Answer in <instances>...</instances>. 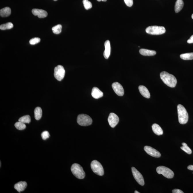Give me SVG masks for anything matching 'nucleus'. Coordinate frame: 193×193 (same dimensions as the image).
<instances>
[{
  "label": "nucleus",
  "mask_w": 193,
  "mask_h": 193,
  "mask_svg": "<svg viewBox=\"0 0 193 193\" xmlns=\"http://www.w3.org/2000/svg\"><path fill=\"white\" fill-rule=\"evenodd\" d=\"M160 76L161 79L166 85L171 88H174L176 86L177 80L173 75L163 71L161 72Z\"/></svg>",
  "instance_id": "1"
},
{
  "label": "nucleus",
  "mask_w": 193,
  "mask_h": 193,
  "mask_svg": "<svg viewBox=\"0 0 193 193\" xmlns=\"http://www.w3.org/2000/svg\"><path fill=\"white\" fill-rule=\"evenodd\" d=\"M177 111L178 121L181 124H185L188 122V115L186 109L181 105H178L177 106Z\"/></svg>",
  "instance_id": "2"
},
{
  "label": "nucleus",
  "mask_w": 193,
  "mask_h": 193,
  "mask_svg": "<svg viewBox=\"0 0 193 193\" xmlns=\"http://www.w3.org/2000/svg\"><path fill=\"white\" fill-rule=\"evenodd\" d=\"M71 171L73 175L78 179H83L85 176V173L83 168L78 164H74L71 166Z\"/></svg>",
  "instance_id": "3"
},
{
  "label": "nucleus",
  "mask_w": 193,
  "mask_h": 193,
  "mask_svg": "<svg viewBox=\"0 0 193 193\" xmlns=\"http://www.w3.org/2000/svg\"><path fill=\"white\" fill-rule=\"evenodd\" d=\"M77 122L79 125L81 126H88L92 124V119L88 115L86 114H80L77 117Z\"/></svg>",
  "instance_id": "4"
},
{
  "label": "nucleus",
  "mask_w": 193,
  "mask_h": 193,
  "mask_svg": "<svg viewBox=\"0 0 193 193\" xmlns=\"http://www.w3.org/2000/svg\"><path fill=\"white\" fill-rule=\"evenodd\" d=\"M165 28L162 26H151L146 29V33L152 35H161L166 32Z\"/></svg>",
  "instance_id": "5"
},
{
  "label": "nucleus",
  "mask_w": 193,
  "mask_h": 193,
  "mask_svg": "<svg viewBox=\"0 0 193 193\" xmlns=\"http://www.w3.org/2000/svg\"><path fill=\"white\" fill-rule=\"evenodd\" d=\"M156 171L159 174H162L167 178H173L174 175L173 172L171 169L164 166L158 167L156 169Z\"/></svg>",
  "instance_id": "6"
},
{
  "label": "nucleus",
  "mask_w": 193,
  "mask_h": 193,
  "mask_svg": "<svg viewBox=\"0 0 193 193\" xmlns=\"http://www.w3.org/2000/svg\"><path fill=\"white\" fill-rule=\"evenodd\" d=\"M91 168L93 171L96 175L100 176H103L104 175V169L100 162L96 160H93L90 164Z\"/></svg>",
  "instance_id": "7"
},
{
  "label": "nucleus",
  "mask_w": 193,
  "mask_h": 193,
  "mask_svg": "<svg viewBox=\"0 0 193 193\" xmlns=\"http://www.w3.org/2000/svg\"><path fill=\"white\" fill-rule=\"evenodd\" d=\"M65 74V71L63 66L58 65L55 67L54 70V76L59 81H61L64 78Z\"/></svg>",
  "instance_id": "8"
},
{
  "label": "nucleus",
  "mask_w": 193,
  "mask_h": 193,
  "mask_svg": "<svg viewBox=\"0 0 193 193\" xmlns=\"http://www.w3.org/2000/svg\"><path fill=\"white\" fill-rule=\"evenodd\" d=\"M132 171L133 176L136 181L140 185L144 186V182L142 175L134 167L132 168Z\"/></svg>",
  "instance_id": "9"
},
{
  "label": "nucleus",
  "mask_w": 193,
  "mask_h": 193,
  "mask_svg": "<svg viewBox=\"0 0 193 193\" xmlns=\"http://www.w3.org/2000/svg\"><path fill=\"white\" fill-rule=\"evenodd\" d=\"M108 120L110 126L112 128H114L119 122V118L116 114L111 113L109 114Z\"/></svg>",
  "instance_id": "10"
},
{
  "label": "nucleus",
  "mask_w": 193,
  "mask_h": 193,
  "mask_svg": "<svg viewBox=\"0 0 193 193\" xmlns=\"http://www.w3.org/2000/svg\"><path fill=\"white\" fill-rule=\"evenodd\" d=\"M144 149L146 153L150 156L156 158L161 157V155L160 152L153 147L149 146H145Z\"/></svg>",
  "instance_id": "11"
},
{
  "label": "nucleus",
  "mask_w": 193,
  "mask_h": 193,
  "mask_svg": "<svg viewBox=\"0 0 193 193\" xmlns=\"http://www.w3.org/2000/svg\"><path fill=\"white\" fill-rule=\"evenodd\" d=\"M112 88L114 91L118 96H122L124 94V90L122 86L117 82H114L112 84Z\"/></svg>",
  "instance_id": "12"
},
{
  "label": "nucleus",
  "mask_w": 193,
  "mask_h": 193,
  "mask_svg": "<svg viewBox=\"0 0 193 193\" xmlns=\"http://www.w3.org/2000/svg\"><path fill=\"white\" fill-rule=\"evenodd\" d=\"M32 13L34 15L37 16L40 18H45L48 16L47 12L43 9H34L32 10Z\"/></svg>",
  "instance_id": "13"
},
{
  "label": "nucleus",
  "mask_w": 193,
  "mask_h": 193,
  "mask_svg": "<svg viewBox=\"0 0 193 193\" xmlns=\"http://www.w3.org/2000/svg\"><path fill=\"white\" fill-rule=\"evenodd\" d=\"M27 184L25 181H20L16 184L14 185V188L19 192L20 193L22 191H24L27 188Z\"/></svg>",
  "instance_id": "14"
},
{
  "label": "nucleus",
  "mask_w": 193,
  "mask_h": 193,
  "mask_svg": "<svg viewBox=\"0 0 193 193\" xmlns=\"http://www.w3.org/2000/svg\"><path fill=\"white\" fill-rule=\"evenodd\" d=\"M105 50L104 52V57L106 59H108L111 53L110 42L109 40H106L105 43Z\"/></svg>",
  "instance_id": "15"
},
{
  "label": "nucleus",
  "mask_w": 193,
  "mask_h": 193,
  "mask_svg": "<svg viewBox=\"0 0 193 193\" xmlns=\"http://www.w3.org/2000/svg\"><path fill=\"white\" fill-rule=\"evenodd\" d=\"M91 95L95 99H99L103 96V93L96 87H93L92 90Z\"/></svg>",
  "instance_id": "16"
},
{
  "label": "nucleus",
  "mask_w": 193,
  "mask_h": 193,
  "mask_svg": "<svg viewBox=\"0 0 193 193\" xmlns=\"http://www.w3.org/2000/svg\"><path fill=\"white\" fill-rule=\"evenodd\" d=\"M139 90L142 95L147 99H150V94L147 88L144 86L141 85L139 86Z\"/></svg>",
  "instance_id": "17"
},
{
  "label": "nucleus",
  "mask_w": 193,
  "mask_h": 193,
  "mask_svg": "<svg viewBox=\"0 0 193 193\" xmlns=\"http://www.w3.org/2000/svg\"><path fill=\"white\" fill-rule=\"evenodd\" d=\"M139 52L141 55L144 56H153L156 54L155 51L145 49H140Z\"/></svg>",
  "instance_id": "18"
},
{
  "label": "nucleus",
  "mask_w": 193,
  "mask_h": 193,
  "mask_svg": "<svg viewBox=\"0 0 193 193\" xmlns=\"http://www.w3.org/2000/svg\"><path fill=\"white\" fill-rule=\"evenodd\" d=\"M153 132L156 135L160 136L163 134V131L161 127L157 124L155 123L152 126Z\"/></svg>",
  "instance_id": "19"
},
{
  "label": "nucleus",
  "mask_w": 193,
  "mask_h": 193,
  "mask_svg": "<svg viewBox=\"0 0 193 193\" xmlns=\"http://www.w3.org/2000/svg\"><path fill=\"white\" fill-rule=\"evenodd\" d=\"M11 8L9 7H6L5 8L1 9L0 10V15L1 17H6L11 15Z\"/></svg>",
  "instance_id": "20"
},
{
  "label": "nucleus",
  "mask_w": 193,
  "mask_h": 193,
  "mask_svg": "<svg viewBox=\"0 0 193 193\" xmlns=\"http://www.w3.org/2000/svg\"><path fill=\"white\" fill-rule=\"evenodd\" d=\"M184 6V2L183 0H177L175 7V12L178 13L182 9Z\"/></svg>",
  "instance_id": "21"
},
{
  "label": "nucleus",
  "mask_w": 193,
  "mask_h": 193,
  "mask_svg": "<svg viewBox=\"0 0 193 193\" xmlns=\"http://www.w3.org/2000/svg\"><path fill=\"white\" fill-rule=\"evenodd\" d=\"M34 117L36 120H39L41 118L42 115V111L41 108L37 107L35 109L34 111Z\"/></svg>",
  "instance_id": "22"
},
{
  "label": "nucleus",
  "mask_w": 193,
  "mask_h": 193,
  "mask_svg": "<svg viewBox=\"0 0 193 193\" xmlns=\"http://www.w3.org/2000/svg\"><path fill=\"white\" fill-rule=\"evenodd\" d=\"M181 59L184 60H191L193 59V53L181 54L180 55Z\"/></svg>",
  "instance_id": "23"
},
{
  "label": "nucleus",
  "mask_w": 193,
  "mask_h": 193,
  "mask_svg": "<svg viewBox=\"0 0 193 193\" xmlns=\"http://www.w3.org/2000/svg\"><path fill=\"white\" fill-rule=\"evenodd\" d=\"M13 24L11 22H8L5 24H3L0 26V29L1 30H9L13 27Z\"/></svg>",
  "instance_id": "24"
},
{
  "label": "nucleus",
  "mask_w": 193,
  "mask_h": 193,
  "mask_svg": "<svg viewBox=\"0 0 193 193\" xmlns=\"http://www.w3.org/2000/svg\"><path fill=\"white\" fill-rule=\"evenodd\" d=\"M18 121L24 123H29L31 121V119L30 115H27L22 117L19 119Z\"/></svg>",
  "instance_id": "25"
},
{
  "label": "nucleus",
  "mask_w": 193,
  "mask_h": 193,
  "mask_svg": "<svg viewBox=\"0 0 193 193\" xmlns=\"http://www.w3.org/2000/svg\"><path fill=\"white\" fill-rule=\"evenodd\" d=\"M62 26L61 24H58L54 26L52 28L53 32L55 34H59L62 32Z\"/></svg>",
  "instance_id": "26"
},
{
  "label": "nucleus",
  "mask_w": 193,
  "mask_h": 193,
  "mask_svg": "<svg viewBox=\"0 0 193 193\" xmlns=\"http://www.w3.org/2000/svg\"><path fill=\"white\" fill-rule=\"evenodd\" d=\"M182 146L181 147V150H183L188 154H191L192 153V150L188 147V145L185 143H183Z\"/></svg>",
  "instance_id": "27"
},
{
  "label": "nucleus",
  "mask_w": 193,
  "mask_h": 193,
  "mask_svg": "<svg viewBox=\"0 0 193 193\" xmlns=\"http://www.w3.org/2000/svg\"><path fill=\"white\" fill-rule=\"evenodd\" d=\"M15 126L17 129L20 130H22L26 128V125L24 123L18 121L15 124Z\"/></svg>",
  "instance_id": "28"
},
{
  "label": "nucleus",
  "mask_w": 193,
  "mask_h": 193,
  "mask_svg": "<svg viewBox=\"0 0 193 193\" xmlns=\"http://www.w3.org/2000/svg\"><path fill=\"white\" fill-rule=\"evenodd\" d=\"M83 3L84 8L86 10H88L92 8V4L91 3L88 1V0H83Z\"/></svg>",
  "instance_id": "29"
},
{
  "label": "nucleus",
  "mask_w": 193,
  "mask_h": 193,
  "mask_svg": "<svg viewBox=\"0 0 193 193\" xmlns=\"http://www.w3.org/2000/svg\"><path fill=\"white\" fill-rule=\"evenodd\" d=\"M40 41V38H34L30 39V43L31 45H35L39 43Z\"/></svg>",
  "instance_id": "30"
},
{
  "label": "nucleus",
  "mask_w": 193,
  "mask_h": 193,
  "mask_svg": "<svg viewBox=\"0 0 193 193\" xmlns=\"http://www.w3.org/2000/svg\"><path fill=\"white\" fill-rule=\"evenodd\" d=\"M41 136L43 140H46L50 137V134L47 131H45L42 133Z\"/></svg>",
  "instance_id": "31"
},
{
  "label": "nucleus",
  "mask_w": 193,
  "mask_h": 193,
  "mask_svg": "<svg viewBox=\"0 0 193 193\" xmlns=\"http://www.w3.org/2000/svg\"><path fill=\"white\" fill-rule=\"evenodd\" d=\"M126 5L129 7L132 6L133 4V0H124Z\"/></svg>",
  "instance_id": "32"
},
{
  "label": "nucleus",
  "mask_w": 193,
  "mask_h": 193,
  "mask_svg": "<svg viewBox=\"0 0 193 193\" xmlns=\"http://www.w3.org/2000/svg\"><path fill=\"white\" fill-rule=\"evenodd\" d=\"M172 193H184V192L181 190L178 189H175L173 190Z\"/></svg>",
  "instance_id": "33"
},
{
  "label": "nucleus",
  "mask_w": 193,
  "mask_h": 193,
  "mask_svg": "<svg viewBox=\"0 0 193 193\" xmlns=\"http://www.w3.org/2000/svg\"><path fill=\"white\" fill-rule=\"evenodd\" d=\"M187 42L189 44L193 43V35L188 39Z\"/></svg>",
  "instance_id": "34"
},
{
  "label": "nucleus",
  "mask_w": 193,
  "mask_h": 193,
  "mask_svg": "<svg viewBox=\"0 0 193 193\" xmlns=\"http://www.w3.org/2000/svg\"><path fill=\"white\" fill-rule=\"evenodd\" d=\"M188 169L189 170L193 171V165H190L188 166Z\"/></svg>",
  "instance_id": "35"
},
{
  "label": "nucleus",
  "mask_w": 193,
  "mask_h": 193,
  "mask_svg": "<svg viewBox=\"0 0 193 193\" xmlns=\"http://www.w3.org/2000/svg\"><path fill=\"white\" fill-rule=\"evenodd\" d=\"M134 193H140L139 192H138V191H135V192H134Z\"/></svg>",
  "instance_id": "36"
},
{
  "label": "nucleus",
  "mask_w": 193,
  "mask_h": 193,
  "mask_svg": "<svg viewBox=\"0 0 193 193\" xmlns=\"http://www.w3.org/2000/svg\"><path fill=\"white\" fill-rule=\"evenodd\" d=\"M107 1V0H102V1H104V2L105 1Z\"/></svg>",
  "instance_id": "37"
},
{
  "label": "nucleus",
  "mask_w": 193,
  "mask_h": 193,
  "mask_svg": "<svg viewBox=\"0 0 193 193\" xmlns=\"http://www.w3.org/2000/svg\"><path fill=\"white\" fill-rule=\"evenodd\" d=\"M98 1H102V0H97Z\"/></svg>",
  "instance_id": "38"
},
{
  "label": "nucleus",
  "mask_w": 193,
  "mask_h": 193,
  "mask_svg": "<svg viewBox=\"0 0 193 193\" xmlns=\"http://www.w3.org/2000/svg\"><path fill=\"white\" fill-rule=\"evenodd\" d=\"M192 18L193 19V14H192Z\"/></svg>",
  "instance_id": "39"
},
{
  "label": "nucleus",
  "mask_w": 193,
  "mask_h": 193,
  "mask_svg": "<svg viewBox=\"0 0 193 193\" xmlns=\"http://www.w3.org/2000/svg\"><path fill=\"white\" fill-rule=\"evenodd\" d=\"M1 166L0 167H1V166Z\"/></svg>",
  "instance_id": "40"
},
{
  "label": "nucleus",
  "mask_w": 193,
  "mask_h": 193,
  "mask_svg": "<svg viewBox=\"0 0 193 193\" xmlns=\"http://www.w3.org/2000/svg\"><path fill=\"white\" fill-rule=\"evenodd\" d=\"M53 1H57V0H53Z\"/></svg>",
  "instance_id": "41"
},
{
  "label": "nucleus",
  "mask_w": 193,
  "mask_h": 193,
  "mask_svg": "<svg viewBox=\"0 0 193 193\" xmlns=\"http://www.w3.org/2000/svg\"></svg>",
  "instance_id": "42"
}]
</instances>
